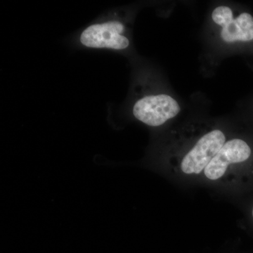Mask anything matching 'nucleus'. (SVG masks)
Here are the masks:
<instances>
[{
	"label": "nucleus",
	"mask_w": 253,
	"mask_h": 253,
	"mask_svg": "<svg viewBox=\"0 0 253 253\" xmlns=\"http://www.w3.org/2000/svg\"><path fill=\"white\" fill-rule=\"evenodd\" d=\"M225 143L226 136L219 129L205 133L183 158L181 170L188 174H200Z\"/></svg>",
	"instance_id": "1"
},
{
	"label": "nucleus",
	"mask_w": 253,
	"mask_h": 253,
	"mask_svg": "<svg viewBox=\"0 0 253 253\" xmlns=\"http://www.w3.org/2000/svg\"><path fill=\"white\" fill-rule=\"evenodd\" d=\"M180 111L176 100L169 95L161 94L149 95L136 101L133 114L147 126H158L176 117Z\"/></svg>",
	"instance_id": "2"
},
{
	"label": "nucleus",
	"mask_w": 253,
	"mask_h": 253,
	"mask_svg": "<svg viewBox=\"0 0 253 253\" xmlns=\"http://www.w3.org/2000/svg\"><path fill=\"white\" fill-rule=\"evenodd\" d=\"M212 19L221 28V38L225 42L253 41V17L249 13L234 17L230 7L219 6L213 10Z\"/></svg>",
	"instance_id": "3"
},
{
	"label": "nucleus",
	"mask_w": 253,
	"mask_h": 253,
	"mask_svg": "<svg viewBox=\"0 0 253 253\" xmlns=\"http://www.w3.org/2000/svg\"><path fill=\"white\" fill-rule=\"evenodd\" d=\"M123 31L124 26L118 21L93 25L83 31L81 41L88 47L124 49L129 46V41L121 35Z\"/></svg>",
	"instance_id": "4"
},
{
	"label": "nucleus",
	"mask_w": 253,
	"mask_h": 253,
	"mask_svg": "<svg viewBox=\"0 0 253 253\" xmlns=\"http://www.w3.org/2000/svg\"><path fill=\"white\" fill-rule=\"evenodd\" d=\"M251 152L249 145L242 139L226 141L205 168V175L211 180H217L225 174L229 165L245 162L251 157Z\"/></svg>",
	"instance_id": "5"
},
{
	"label": "nucleus",
	"mask_w": 253,
	"mask_h": 253,
	"mask_svg": "<svg viewBox=\"0 0 253 253\" xmlns=\"http://www.w3.org/2000/svg\"><path fill=\"white\" fill-rule=\"evenodd\" d=\"M252 215H253V211H252Z\"/></svg>",
	"instance_id": "6"
}]
</instances>
